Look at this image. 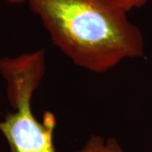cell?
Returning <instances> with one entry per match:
<instances>
[{
    "label": "cell",
    "mask_w": 152,
    "mask_h": 152,
    "mask_svg": "<svg viewBox=\"0 0 152 152\" xmlns=\"http://www.w3.org/2000/svg\"><path fill=\"white\" fill-rule=\"evenodd\" d=\"M52 42L76 65L104 73L144 56L140 30L110 0H31Z\"/></svg>",
    "instance_id": "1"
},
{
    "label": "cell",
    "mask_w": 152,
    "mask_h": 152,
    "mask_svg": "<svg viewBox=\"0 0 152 152\" xmlns=\"http://www.w3.org/2000/svg\"><path fill=\"white\" fill-rule=\"evenodd\" d=\"M45 69L43 50L0 59V75L6 81L7 96L14 108L0 122V131L10 152H56L55 114L46 112L42 121L39 122L31 110L33 95Z\"/></svg>",
    "instance_id": "2"
},
{
    "label": "cell",
    "mask_w": 152,
    "mask_h": 152,
    "mask_svg": "<svg viewBox=\"0 0 152 152\" xmlns=\"http://www.w3.org/2000/svg\"><path fill=\"white\" fill-rule=\"evenodd\" d=\"M73 152H124V151L115 139L91 135L84 146Z\"/></svg>",
    "instance_id": "3"
},
{
    "label": "cell",
    "mask_w": 152,
    "mask_h": 152,
    "mask_svg": "<svg viewBox=\"0 0 152 152\" xmlns=\"http://www.w3.org/2000/svg\"><path fill=\"white\" fill-rule=\"evenodd\" d=\"M116 6L122 9L125 12H129L133 9L141 8L147 3L148 0H110Z\"/></svg>",
    "instance_id": "4"
},
{
    "label": "cell",
    "mask_w": 152,
    "mask_h": 152,
    "mask_svg": "<svg viewBox=\"0 0 152 152\" xmlns=\"http://www.w3.org/2000/svg\"><path fill=\"white\" fill-rule=\"evenodd\" d=\"M7 2H9L10 4H20L25 2H30L31 0H6Z\"/></svg>",
    "instance_id": "5"
}]
</instances>
